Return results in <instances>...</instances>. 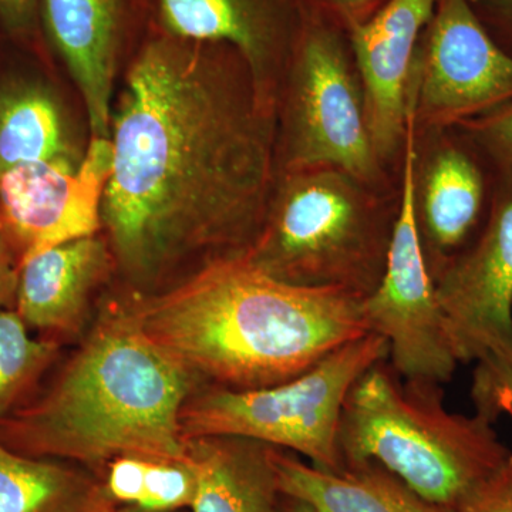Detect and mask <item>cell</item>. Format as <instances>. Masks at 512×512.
Returning a JSON list of instances; mask_svg holds the SVG:
<instances>
[{
    "label": "cell",
    "instance_id": "cell-1",
    "mask_svg": "<svg viewBox=\"0 0 512 512\" xmlns=\"http://www.w3.org/2000/svg\"><path fill=\"white\" fill-rule=\"evenodd\" d=\"M101 205L114 262L154 288L195 256L251 247L271 205L265 93L237 50L150 28L111 117Z\"/></svg>",
    "mask_w": 512,
    "mask_h": 512
},
{
    "label": "cell",
    "instance_id": "cell-2",
    "mask_svg": "<svg viewBox=\"0 0 512 512\" xmlns=\"http://www.w3.org/2000/svg\"><path fill=\"white\" fill-rule=\"evenodd\" d=\"M362 301L279 281L238 252L130 306L148 338L202 382L247 390L288 382L367 335Z\"/></svg>",
    "mask_w": 512,
    "mask_h": 512
},
{
    "label": "cell",
    "instance_id": "cell-3",
    "mask_svg": "<svg viewBox=\"0 0 512 512\" xmlns=\"http://www.w3.org/2000/svg\"><path fill=\"white\" fill-rule=\"evenodd\" d=\"M204 382L111 302L55 377L0 421V441L103 477L123 456L188 460L181 412Z\"/></svg>",
    "mask_w": 512,
    "mask_h": 512
},
{
    "label": "cell",
    "instance_id": "cell-4",
    "mask_svg": "<svg viewBox=\"0 0 512 512\" xmlns=\"http://www.w3.org/2000/svg\"><path fill=\"white\" fill-rule=\"evenodd\" d=\"M339 450L345 466L376 461L450 512L512 457L491 421L450 412L440 383L404 379L387 359L350 389Z\"/></svg>",
    "mask_w": 512,
    "mask_h": 512
},
{
    "label": "cell",
    "instance_id": "cell-5",
    "mask_svg": "<svg viewBox=\"0 0 512 512\" xmlns=\"http://www.w3.org/2000/svg\"><path fill=\"white\" fill-rule=\"evenodd\" d=\"M353 181L335 168L296 170L245 255L288 284L369 296L382 278L394 220Z\"/></svg>",
    "mask_w": 512,
    "mask_h": 512
},
{
    "label": "cell",
    "instance_id": "cell-6",
    "mask_svg": "<svg viewBox=\"0 0 512 512\" xmlns=\"http://www.w3.org/2000/svg\"><path fill=\"white\" fill-rule=\"evenodd\" d=\"M387 357L386 339L367 333L288 382L247 390L200 386L183 407L181 429L185 439L245 437L336 473L345 467L339 424L346 397L362 373Z\"/></svg>",
    "mask_w": 512,
    "mask_h": 512
},
{
    "label": "cell",
    "instance_id": "cell-7",
    "mask_svg": "<svg viewBox=\"0 0 512 512\" xmlns=\"http://www.w3.org/2000/svg\"><path fill=\"white\" fill-rule=\"evenodd\" d=\"M349 53L345 26L309 6L291 55L289 165L335 168L365 181L375 177L379 154Z\"/></svg>",
    "mask_w": 512,
    "mask_h": 512
},
{
    "label": "cell",
    "instance_id": "cell-8",
    "mask_svg": "<svg viewBox=\"0 0 512 512\" xmlns=\"http://www.w3.org/2000/svg\"><path fill=\"white\" fill-rule=\"evenodd\" d=\"M404 140L402 194L386 265L375 291L363 298L362 313L369 333L386 339L387 360L400 376L444 384L453 379L460 362L420 241L412 114Z\"/></svg>",
    "mask_w": 512,
    "mask_h": 512
},
{
    "label": "cell",
    "instance_id": "cell-9",
    "mask_svg": "<svg viewBox=\"0 0 512 512\" xmlns=\"http://www.w3.org/2000/svg\"><path fill=\"white\" fill-rule=\"evenodd\" d=\"M512 101V55L470 0H437L414 59L410 111L429 126H460Z\"/></svg>",
    "mask_w": 512,
    "mask_h": 512
},
{
    "label": "cell",
    "instance_id": "cell-10",
    "mask_svg": "<svg viewBox=\"0 0 512 512\" xmlns=\"http://www.w3.org/2000/svg\"><path fill=\"white\" fill-rule=\"evenodd\" d=\"M500 170L476 239L434 279L460 365L512 356V168Z\"/></svg>",
    "mask_w": 512,
    "mask_h": 512
},
{
    "label": "cell",
    "instance_id": "cell-11",
    "mask_svg": "<svg viewBox=\"0 0 512 512\" xmlns=\"http://www.w3.org/2000/svg\"><path fill=\"white\" fill-rule=\"evenodd\" d=\"M111 164L110 138H92L79 164L47 161L0 173V222L20 266L66 242L99 234Z\"/></svg>",
    "mask_w": 512,
    "mask_h": 512
},
{
    "label": "cell",
    "instance_id": "cell-12",
    "mask_svg": "<svg viewBox=\"0 0 512 512\" xmlns=\"http://www.w3.org/2000/svg\"><path fill=\"white\" fill-rule=\"evenodd\" d=\"M436 5L437 0H387L372 18L345 26L379 157L406 136L414 59Z\"/></svg>",
    "mask_w": 512,
    "mask_h": 512
},
{
    "label": "cell",
    "instance_id": "cell-13",
    "mask_svg": "<svg viewBox=\"0 0 512 512\" xmlns=\"http://www.w3.org/2000/svg\"><path fill=\"white\" fill-rule=\"evenodd\" d=\"M150 2V0H146ZM141 0H42L43 37L82 94L92 138H110L114 76Z\"/></svg>",
    "mask_w": 512,
    "mask_h": 512
},
{
    "label": "cell",
    "instance_id": "cell-14",
    "mask_svg": "<svg viewBox=\"0 0 512 512\" xmlns=\"http://www.w3.org/2000/svg\"><path fill=\"white\" fill-rule=\"evenodd\" d=\"M151 28L244 57L256 84L293 47L308 16L306 0H150ZM264 92V90H262Z\"/></svg>",
    "mask_w": 512,
    "mask_h": 512
},
{
    "label": "cell",
    "instance_id": "cell-15",
    "mask_svg": "<svg viewBox=\"0 0 512 512\" xmlns=\"http://www.w3.org/2000/svg\"><path fill=\"white\" fill-rule=\"evenodd\" d=\"M113 262L109 241L99 234L42 252L20 266L13 309L43 338L59 343L76 338Z\"/></svg>",
    "mask_w": 512,
    "mask_h": 512
},
{
    "label": "cell",
    "instance_id": "cell-16",
    "mask_svg": "<svg viewBox=\"0 0 512 512\" xmlns=\"http://www.w3.org/2000/svg\"><path fill=\"white\" fill-rule=\"evenodd\" d=\"M426 170L417 224L434 281L483 227L485 180L476 160L454 144L441 147Z\"/></svg>",
    "mask_w": 512,
    "mask_h": 512
},
{
    "label": "cell",
    "instance_id": "cell-17",
    "mask_svg": "<svg viewBox=\"0 0 512 512\" xmlns=\"http://www.w3.org/2000/svg\"><path fill=\"white\" fill-rule=\"evenodd\" d=\"M197 488L190 512H276L282 494L272 446L238 436L187 439Z\"/></svg>",
    "mask_w": 512,
    "mask_h": 512
},
{
    "label": "cell",
    "instance_id": "cell-18",
    "mask_svg": "<svg viewBox=\"0 0 512 512\" xmlns=\"http://www.w3.org/2000/svg\"><path fill=\"white\" fill-rule=\"evenodd\" d=\"M281 493L322 512H450L427 501L376 461L319 470L296 454L272 447Z\"/></svg>",
    "mask_w": 512,
    "mask_h": 512
},
{
    "label": "cell",
    "instance_id": "cell-19",
    "mask_svg": "<svg viewBox=\"0 0 512 512\" xmlns=\"http://www.w3.org/2000/svg\"><path fill=\"white\" fill-rule=\"evenodd\" d=\"M101 478L87 468L23 456L0 441V512H117Z\"/></svg>",
    "mask_w": 512,
    "mask_h": 512
},
{
    "label": "cell",
    "instance_id": "cell-20",
    "mask_svg": "<svg viewBox=\"0 0 512 512\" xmlns=\"http://www.w3.org/2000/svg\"><path fill=\"white\" fill-rule=\"evenodd\" d=\"M83 156L52 93L36 84L0 92V173L47 161L79 164Z\"/></svg>",
    "mask_w": 512,
    "mask_h": 512
},
{
    "label": "cell",
    "instance_id": "cell-21",
    "mask_svg": "<svg viewBox=\"0 0 512 512\" xmlns=\"http://www.w3.org/2000/svg\"><path fill=\"white\" fill-rule=\"evenodd\" d=\"M101 481L120 507L148 512L190 511L197 488L190 460L143 456L114 458Z\"/></svg>",
    "mask_w": 512,
    "mask_h": 512
},
{
    "label": "cell",
    "instance_id": "cell-22",
    "mask_svg": "<svg viewBox=\"0 0 512 512\" xmlns=\"http://www.w3.org/2000/svg\"><path fill=\"white\" fill-rule=\"evenodd\" d=\"M60 349L56 340L32 338L15 309H0V421L35 394Z\"/></svg>",
    "mask_w": 512,
    "mask_h": 512
},
{
    "label": "cell",
    "instance_id": "cell-23",
    "mask_svg": "<svg viewBox=\"0 0 512 512\" xmlns=\"http://www.w3.org/2000/svg\"><path fill=\"white\" fill-rule=\"evenodd\" d=\"M471 400L477 414L494 423L512 420V356H487L478 360L471 383Z\"/></svg>",
    "mask_w": 512,
    "mask_h": 512
},
{
    "label": "cell",
    "instance_id": "cell-24",
    "mask_svg": "<svg viewBox=\"0 0 512 512\" xmlns=\"http://www.w3.org/2000/svg\"><path fill=\"white\" fill-rule=\"evenodd\" d=\"M458 127L498 168H512V101Z\"/></svg>",
    "mask_w": 512,
    "mask_h": 512
},
{
    "label": "cell",
    "instance_id": "cell-25",
    "mask_svg": "<svg viewBox=\"0 0 512 512\" xmlns=\"http://www.w3.org/2000/svg\"><path fill=\"white\" fill-rule=\"evenodd\" d=\"M453 512H512V457L468 493Z\"/></svg>",
    "mask_w": 512,
    "mask_h": 512
},
{
    "label": "cell",
    "instance_id": "cell-26",
    "mask_svg": "<svg viewBox=\"0 0 512 512\" xmlns=\"http://www.w3.org/2000/svg\"><path fill=\"white\" fill-rule=\"evenodd\" d=\"M42 0H0V29L20 45H36L42 39L40 26Z\"/></svg>",
    "mask_w": 512,
    "mask_h": 512
},
{
    "label": "cell",
    "instance_id": "cell-27",
    "mask_svg": "<svg viewBox=\"0 0 512 512\" xmlns=\"http://www.w3.org/2000/svg\"><path fill=\"white\" fill-rule=\"evenodd\" d=\"M494 39L512 55V0H470Z\"/></svg>",
    "mask_w": 512,
    "mask_h": 512
},
{
    "label": "cell",
    "instance_id": "cell-28",
    "mask_svg": "<svg viewBox=\"0 0 512 512\" xmlns=\"http://www.w3.org/2000/svg\"><path fill=\"white\" fill-rule=\"evenodd\" d=\"M387 0H306L312 9L338 20L343 26L372 18Z\"/></svg>",
    "mask_w": 512,
    "mask_h": 512
},
{
    "label": "cell",
    "instance_id": "cell-29",
    "mask_svg": "<svg viewBox=\"0 0 512 512\" xmlns=\"http://www.w3.org/2000/svg\"><path fill=\"white\" fill-rule=\"evenodd\" d=\"M20 265L0 222V309L15 308Z\"/></svg>",
    "mask_w": 512,
    "mask_h": 512
},
{
    "label": "cell",
    "instance_id": "cell-30",
    "mask_svg": "<svg viewBox=\"0 0 512 512\" xmlns=\"http://www.w3.org/2000/svg\"><path fill=\"white\" fill-rule=\"evenodd\" d=\"M276 512H322L318 508L312 507L311 504L305 501L298 500V498L289 497V495H282L281 503H279Z\"/></svg>",
    "mask_w": 512,
    "mask_h": 512
},
{
    "label": "cell",
    "instance_id": "cell-31",
    "mask_svg": "<svg viewBox=\"0 0 512 512\" xmlns=\"http://www.w3.org/2000/svg\"><path fill=\"white\" fill-rule=\"evenodd\" d=\"M117 512H148L143 510H138V508L134 507H120ZM178 512H190V511H178Z\"/></svg>",
    "mask_w": 512,
    "mask_h": 512
}]
</instances>
